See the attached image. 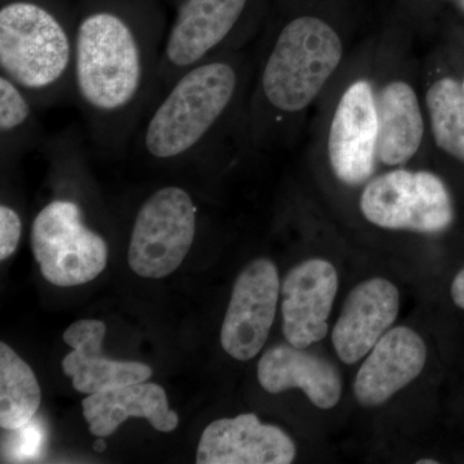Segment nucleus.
I'll list each match as a JSON object with an SVG mask.
<instances>
[{
  "label": "nucleus",
  "mask_w": 464,
  "mask_h": 464,
  "mask_svg": "<svg viewBox=\"0 0 464 464\" xmlns=\"http://www.w3.org/2000/svg\"><path fill=\"white\" fill-rule=\"evenodd\" d=\"M42 391L33 369L5 342L0 343V427L21 429L33 420Z\"/></svg>",
  "instance_id": "obj_20"
},
{
  "label": "nucleus",
  "mask_w": 464,
  "mask_h": 464,
  "mask_svg": "<svg viewBox=\"0 0 464 464\" xmlns=\"http://www.w3.org/2000/svg\"><path fill=\"white\" fill-rule=\"evenodd\" d=\"M76 5L0 0V74L38 109L74 100Z\"/></svg>",
  "instance_id": "obj_2"
},
{
  "label": "nucleus",
  "mask_w": 464,
  "mask_h": 464,
  "mask_svg": "<svg viewBox=\"0 0 464 464\" xmlns=\"http://www.w3.org/2000/svg\"><path fill=\"white\" fill-rule=\"evenodd\" d=\"M279 273L273 261L259 258L237 276L221 329V344L240 362L253 359L265 346L276 315Z\"/></svg>",
  "instance_id": "obj_9"
},
{
  "label": "nucleus",
  "mask_w": 464,
  "mask_h": 464,
  "mask_svg": "<svg viewBox=\"0 0 464 464\" xmlns=\"http://www.w3.org/2000/svg\"><path fill=\"white\" fill-rule=\"evenodd\" d=\"M438 460H432V459H420L418 460L417 464H438Z\"/></svg>",
  "instance_id": "obj_26"
},
{
  "label": "nucleus",
  "mask_w": 464,
  "mask_h": 464,
  "mask_svg": "<svg viewBox=\"0 0 464 464\" xmlns=\"http://www.w3.org/2000/svg\"><path fill=\"white\" fill-rule=\"evenodd\" d=\"M399 310V290L389 280L373 277L351 290L332 334L342 362L355 364L368 355L395 323Z\"/></svg>",
  "instance_id": "obj_13"
},
{
  "label": "nucleus",
  "mask_w": 464,
  "mask_h": 464,
  "mask_svg": "<svg viewBox=\"0 0 464 464\" xmlns=\"http://www.w3.org/2000/svg\"><path fill=\"white\" fill-rule=\"evenodd\" d=\"M377 141V99L372 85L359 81L342 96L329 133V159L337 179L350 186L371 179Z\"/></svg>",
  "instance_id": "obj_10"
},
{
  "label": "nucleus",
  "mask_w": 464,
  "mask_h": 464,
  "mask_svg": "<svg viewBox=\"0 0 464 464\" xmlns=\"http://www.w3.org/2000/svg\"><path fill=\"white\" fill-rule=\"evenodd\" d=\"M239 87L237 67L225 53L191 67L152 103L137 132L139 149L161 163L199 154L230 111Z\"/></svg>",
  "instance_id": "obj_3"
},
{
  "label": "nucleus",
  "mask_w": 464,
  "mask_h": 464,
  "mask_svg": "<svg viewBox=\"0 0 464 464\" xmlns=\"http://www.w3.org/2000/svg\"><path fill=\"white\" fill-rule=\"evenodd\" d=\"M106 324L100 320H79L63 333V341L72 347L65 356L63 369L72 378L78 392L92 393L146 382L151 368L142 362H115L102 355Z\"/></svg>",
  "instance_id": "obj_15"
},
{
  "label": "nucleus",
  "mask_w": 464,
  "mask_h": 464,
  "mask_svg": "<svg viewBox=\"0 0 464 464\" xmlns=\"http://www.w3.org/2000/svg\"><path fill=\"white\" fill-rule=\"evenodd\" d=\"M23 235V221L14 208L3 203L0 206V259L11 257Z\"/></svg>",
  "instance_id": "obj_22"
},
{
  "label": "nucleus",
  "mask_w": 464,
  "mask_h": 464,
  "mask_svg": "<svg viewBox=\"0 0 464 464\" xmlns=\"http://www.w3.org/2000/svg\"><path fill=\"white\" fill-rule=\"evenodd\" d=\"M451 298L458 307L464 310V267L457 274L451 284Z\"/></svg>",
  "instance_id": "obj_24"
},
{
  "label": "nucleus",
  "mask_w": 464,
  "mask_h": 464,
  "mask_svg": "<svg viewBox=\"0 0 464 464\" xmlns=\"http://www.w3.org/2000/svg\"><path fill=\"white\" fill-rule=\"evenodd\" d=\"M371 224L390 230L438 234L453 222L447 186L433 173L392 170L366 186L360 200Z\"/></svg>",
  "instance_id": "obj_8"
},
{
  "label": "nucleus",
  "mask_w": 464,
  "mask_h": 464,
  "mask_svg": "<svg viewBox=\"0 0 464 464\" xmlns=\"http://www.w3.org/2000/svg\"><path fill=\"white\" fill-rule=\"evenodd\" d=\"M337 292V271L325 259H308L289 271L282 285L283 333L288 343L307 348L325 337Z\"/></svg>",
  "instance_id": "obj_11"
},
{
  "label": "nucleus",
  "mask_w": 464,
  "mask_h": 464,
  "mask_svg": "<svg viewBox=\"0 0 464 464\" xmlns=\"http://www.w3.org/2000/svg\"><path fill=\"white\" fill-rule=\"evenodd\" d=\"M160 0H78L74 101L96 150H127L159 96Z\"/></svg>",
  "instance_id": "obj_1"
},
{
  "label": "nucleus",
  "mask_w": 464,
  "mask_h": 464,
  "mask_svg": "<svg viewBox=\"0 0 464 464\" xmlns=\"http://www.w3.org/2000/svg\"><path fill=\"white\" fill-rule=\"evenodd\" d=\"M436 145L464 163V92L456 79L442 78L427 92Z\"/></svg>",
  "instance_id": "obj_21"
},
{
  "label": "nucleus",
  "mask_w": 464,
  "mask_h": 464,
  "mask_svg": "<svg viewBox=\"0 0 464 464\" xmlns=\"http://www.w3.org/2000/svg\"><path fill=\"white\" fill-rule=\"evenodd\" d=\"M258 381L268 393L299 389L320 409L340 401L342 378L328 360L293 344H279L266 351L258 362Z\"/></svg>",
  "instance_id": "obj_16"
},
{
  "label": "nucleus",
  "mask_w": 464,
  "mask_h": 464,
  "mask_svg": "<svg viewBox=\"0 0 464 464\" xmlns=\"http://www.w3.org/2000/svg\"><path fill=\"white\" fill-rule=\"evenodd\" d=\"M295 458V442L282 429L249 413L210 423L201 435L197 463L289 464Z\"/></svg>",
  "instance_id": "obj_12"
},
{
  "label": "nucleus",
  "mask_w": 464,
  "mask_h": 464,
  "mask_svg": "<svg viewBox=\"0 0 464 464\" xmlns=\"http://www.w3.org/2000/svg\"><path fill=\"white\" fill-rule=\"evenodd\" d=\"M459 5H460V7H462V9L464 11V0H459Z\"/></svg>",
  "instance_id": "obj_27"
},
{
  "label": "nucleus",
  "mask_w": 464,
  "mask_h": 464,
  "mask_svg": "<svg viewBox=\"0 0 464 464\" xmlns=\"http://www.w3.org/2000/svg\"><path fill=\"white\" fill-rule=\"evenodd\" d=\"M35 103L16 83L0 74V151L11 161L45 141Z\"/></svg>",
  "instance_id": "obj_19"
},
{
  "label": "nucleus",
  "mask_w": 464,
  "mask_h": 464,
  "mask_svg": "<svg viewBox=\"0 0 464 464\" xmlns=\"http://www.w3.org/2000/svg\"><path fill=\"white\" fill-rule=\"evenodd\" d=\"M377 158L386 166H400L414 157L424 133L417 94L404 82H392L377 97Z\"/></svg>",
  "instance_id": "obj_18"
},
{
  "label": "nucleus",
  "mask_w": 464,
  "mask_h": 464,
  "mask_svg": "<svg viewBox=\"0 0 464 464\" xmlns=\"http://www.w3.org/2000/svg\"><path fill=\"white\" fill-rule=\"evenodd\" d=\"M462 88H463V92H464V79H463V82H462Z\"/></svg>",
  "instance_id": "obj_29"
},
{
  "label": "nucleus",
  "mask_w": 464,
  "mask_h": 464,
  "mask_svg": "<svg viewBox=\"0 0 464 464\" xmlns=\"http://www.w3.org/2000/svg\"><path fill=\"white\" fill-rule=\"evenodd\" d=\"M253 5L255 0H179L159 63V96L191 67L224 53Z\"/></svg>",
  "instance_id": "obj_7"
},
{
  "label": "nucleus",
  "mask_w": 464,
  "mask_h": 464,
  "mask_svg": "<svg viewBox=\"0 0 464 464\" xmlns=\"http://www.w3.org/2000/svg\"><path fill=\"white\" fill-rule=\"evenodd\" d=\"M340 35L322 18L302 14L284 24L262 69V99L277 114L306 109L342 60Z\"/></svg>",
  "instance_id": "obj_4"
},
{
  "label": "nucleus",
  "mask_w": 464,
  "mask_h": 464,
  "mask_svg": "<svg viewBox=\"0 0 464 464\" xmlns=\"http://www.w3.org/2000/svg\"><path fill=\"white\" fill-rule=\"evenodd\" d=\"M82 406L85 422L96 438L112 435L130 417L148 420L152 429L160 432L174 431L179 422L163 387L145 382L92 393Z\"/></svg>",
  "instance_id": "obj_17"
},
{
  "label": "nucleus",
  "mask_w": 464,
  "mask_h": 464,
  "mask_svg": "<svg viewBox=\"0 0 464 464\" xmlns=\"http://www.w3.org/2000/svg\"><path fill=\"white\" fill-rule=\"evenodd\" d=\"M94 449H96L97 451H103L106 449L105 441H103L102 438H100L97 440L96 442H94Z\"/></svg>",
  "instance_id": "obj_25"
},
{
  "label": "nucleus",
  "mask_w": 464,
  "mask_h": 464,
  "mask_svg": "<svg viewBox=\"0 0 464 464\" xmlns=\"http://www.w3.org/2000/svg\"><path fill=\"white\" fill-rule=\"evenodd\" d=\"M198 227V207L185 188L166 186L143 201L130 235L128 262L142 277L174 273L190 252Z\"/></svg>",
  "instance_id": "obj_6"
},
{
  "label": "nucleus",
  "mask_w": 464,
  "mask_h": 464,
  "mask_svg": "<svg viewBox=\"0 0 464 464\" xmlns=\"http://www.w3.org/2000/svg\"><path fill=\"white\" fill-rule=\"evenodd\" d=\"M426 360V343L418 333L406 326L390 329L357 372V401L369 408L383 404L422 373Z\"/></svg>",
  "instance_id": "obj_14"
},
{
  "label": "nucleus",
  "mask_w": 464,
  "mask_h": 464,
  "mask_svg": "<svg viewBox=\"0 0 464 464\" xmlns=\"http://www.w3.org/2000/svg\"><path fill=\"white\" fill-rule=\"evenodd\" d=\"M32 248L44 279L57 286L90 283L108 265V243L88 225L81 201L54 197L32 226Z\"/></svg>",
  "instance_id": "obj_5"
},
{
  "label": "nucleus",
  "mask_w": 464,
  "mask_h": 464,
  "mask_svg": "<svg viewBox=\"0 0 464 464\" xmlns=\"http://www.w3.org/2000/svg\"><path fill=\"white\" fill-rule=\"evenodd\" d=\"M17 430H20V435L17 436L20 440L17 441V449H14V451L17 450L14 458H17V460H20L18 458H21V460H26L25 458L35 457L41 444V436L34 427L33 420Z\"/></svg>",
  "instance_id": "obj_23"
},
{
  "label": "nucleus",
  "mask_w": 464,
  "mask_h": 464,
  "mask_svg": "<svg viewBox=\"0 0 464 464\" xmlns=\"http://www.w3.org/2000/svg\"><path fill=\"white\" fill-rule=\"evenodd\" d=\"M168 2L172 3V5H176V3L179 2V0H168Z\"/></svg>",
  "instance_id": "obj_28"
}]
</instances>
